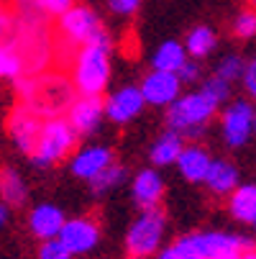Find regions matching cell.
I'll use <instances>...</instances> for the list:
<instances>
[{
  "label": "cell",
  "instance_id": "cell-1",
  "mask_svg": "<svg viewBox=\"0 0 256 259\" xmlns=\"http://www.w3.org/2000/svg\"><path fill=\"white\" fill-rule=\"evenodd\" d=\"M111 80V39L90 41L77 49L72 85L82 98H100Z\"/></svg>",
  "mask_w": 256,
  "mask_h": 259
},
{
  "label": "cell",
  "instance_id": "cell-2",
  "mask_svg": "<svg viewBox=\"0 0 256 259\" xmlns=\"http://www.w3.org/2000/svg\"><path fill=\"white\" fill-rule=\"evenodd\" d=\"M215 108H218V103L210 95H205L202 90L177 98L169 105V113H167L169 131H177L182 139H185V136L197 139L205 131V123L213 118Z\"/></svg>",
  "mask_w": 256,
  "mask_h": 259
},
{
  "label": "cell",
  "instance_id": "cell-3",
  "mask_svg": "<svg viewBox=\"0 0 256 259\" xmlns=\"http://www.w3.org/2000/svg\"><path fill=\"white\" fill-rule=\"evenodd\" d=\"M75 144H77V134L72 131V126L64 118H49L41 126V134H39L36 149L31 154V162L36 167H52L75 149Z\"/></svg>",
  "mask_w": 256,
  "mask_h": 259
},
{
  "label": "cell",
  "instance_id": "cell-4",
  "mask_svg": "<svg viewBox=\"0 0 256 259\" xmlns=\"http://www.w3.org/2000/svg\"><path fill=\"white\" fill-rule=\"evenodd\" d=\"M179 244H185L195 259H236L243 249H251L253 241L246 236L236 234H223V231H197L182 236Z\"/></svg>",
  "mask_w": 256,
  "mask_h": 259
},
{
  "label": "cell",
  "instance_id": "cell-5",
  "mask_svg": "<svg viewBox=\"0 0 256 259\" xmlns=\"http://www.w3.org/2000/svg\"><path fill=\"white\" fill-rule=\"evenodd\" d=\"M72 103H75V85H72L64 75H44V77H39L36 95L26 105L36 116L57 118V116L67 113Z\"/></svg>",
  "mask_w": 256,
  "mask_h": 259
},
{
  "label": "cell",
  "instance_id": "cell-6",
  "mask_svg": "<svg viewBox=\"0 0 256 259\" xmlns=\"http://www.w3.org/2000/svg\"><path fill=\"white\" fill-rule=\"evenodd\" d=\"M59 33L64 47H85L90 41H100L108 39V33L100 23V18L95 16V11H90L87 6H72L59 16Z\"/></svg>",
  "mask_w": 256,
  "mask_h": 259
},
{
  "label": "cell",
  "instance_id": "cell-7",
  "mask_svg": "<svg viewBox=\"0 0 256 259\" xmlns=\"http://www.w3.org/2000/svg\"><path fill=\"white\" fill-rule=\"evenodd\" d=\"M164 210L157 205V208H149L143 210L141 218L128 229V236H126V251L131 259H146L151 256L159 244H162V236H164Z\"/></svg>",
  "mask_w": 256,
  "mask_h": 259
},
{
  "label": "cell",
  "instance_id": "cell-8",
  "mask_svg": "<svg viewBox=\"0 0 256 259\" xmlns=\"http://www.w3.org/2000/svg\"><path fill=\"white\" fill-rule=\"evenodd\" d=\"M41 126H44L41 118L36 116L26 103L16 105V108L11 110V116H8V134H11L13 144L18 146L23 154H28V157H31L33 149H36V141H39Z\"/></svg>",
  "mask_w": 256,
  "mask_h": 259
},
{
  "label": "cell",
  "instance_id": "cell-9",
  "mask_svg": "<svg viewBox=\"0 0 256 259\" xmlns=\"http://www.w3.org/2000/svg\"><path fill=\"white\" fill-rule=\"evenodd\" d=\"M57 239L64 244V249L69 254H85V251L95 249V244L100 239V229L90 218H69V221H64Z\"/></svg>",
  "mask_w": 256,
  "mask_h": 259
},
{
  "label": "cell",
  "instance_id": "cell-10",
  "mask_svg": "<svg viewBox=\"0 0 256 259\" xmlns=\"http://www.w3.org/2000/svg\"><path fill=\"white\" fill-rule=\"evenodd\" d=\"M253 134V108L246 100H236L223 113V136L228 146H243Z\"/></svg>",
  "mask_w": 256,
  "mask_h": 259
},
{
  "label": "cell",
  "instance_id": "cell-11",
  "mask_svg": "<svg viewBox=\"0 0 256 259\" xmlns=\"http://www.w3.org/2000/svg\"><path fill=\"white\" fill-rule=\"evenodd\" d=\"M179 77L174 72H159L154 69L151 75H146L143 82H141V95H143V103L149 105H172L177 98H179Z\"/></svg>",
  "mask_w": 256,
  "mask_h": 259
},
{
  "label": "cell",
  "instance_id": "cell-12",
  "mask_svg": "<svg viewBox=\"0 0 256 259\" xmlns=\"http://www.w3.org/2000/svg\"><path fill=\"white\" fill-rule=\"evenodd\" d=\"M105 116L103 100L100 98H80L69 105L67 110V123L72 126L77 136H90L100 128V121Z\"/></svg>",
  "mask_w": 256,
  "mask_h": 259
},
{
  "label": "cell",
  "instance_id": "cell-13",
  "mask_svg": "<svg viewBox=\"0 0 256 259\" xmlns=\"http://www.w3.org/2000/svg\"><path fill=\"white\" fill-rule=\"evenodd\" d=\"M143 95L138 88L128 85V88H121L116 95H111L105 103H103V110L105 116L111 118L113 123H128L131 118H136L143 108Z\"/></svg>",
  "mask_w": 256,
  "mask_h": 259
},
{
  "label": "cell",
  "instance_id": "cell-14",
  "mask_svg": "<svg viewBox=\"0 0 256 259\" xmlns=\"http://www.w3.org/2000/svg\"><path fill=\"white\" fill-rule=\"evenodd\" d=\"M64 213L57 208V205H49V203H41V205H36L28 215V229L33 236H39V239H57L62 226H64Z\"/></svg>",
  "mask_w": 256,
  "mask_h": 259
},
{
  "label": "cell",
  "instance_id": "cell-15",
  "mask_svg": "<svg viewBox=\"0 0 256 259\" xmlns=\"http://www.w3.org/2000/svg\"><path fill=\"white\" fill-rule=\"evenodd\" d=\"M162 195H164V180L154 172V169H141L133 180V198L136 203L149 210V208H157L162 203Z\"/></svg>",
  "mask_w": 256,
  "mask_h": 259
},
{
  "label": "cell",
  "instance_id": "cell-16",
  "mask_svg": "<svg viewBox=\"0 0 256 259\" xmlns=\"http://www.w3.org/2000/svg\"><path fill=\"white\" fill-rule=\"evenodd\" d=\"M108 164H113V152L108 146H90V149H82L75 162H72V172L82 180H92L97 177Z\"/></svg>",
  "mask_w": 256,
  "mask_h": 259
},
{
  "label": "cell",
  "instance_id": "cell-17",
  "mask_svg": "<svg viewBox=\"0 0 256 259\" xmlns=\"http://www.w3.org/2000/svg\"><path fill=\"white\" fill-rule=\"evenodd\" d=\"M177 164H179V172H182V177H185L187 182H205L213 159H210V154L202 149V146L192 144V146H185V149H182Z\"/></svg>",
  "mask_w": 256,
  "mask_h": 259
},
{
  "label": "cell",
  "instance_id": "cell-18",
  "mask_svg": "<svg viewBox=\"0 0 256 259\" xmlns=\"http://www.w3.org/2000/svg\"><path fill=\"white\" fill-rule=\"evenodd\" d=\"M228 210L241 224L256 226V185H241L228 198Z\"/></svg>",
  "mask_w": 256,
  "mask_h": 259
},
{
  "label": "cell",
  "instance_id": "cell-19",
  "mask_svg": "<svg viewBox=\"0 0 256 259\" xmlns=\"http://www.w3.org/2000/svg\"><path fill=\"white\" fill-rule=\"evenodd\" d=\"M205 185L215 195H231L236 190V185H238V169L231 162L218 159V162L210 164L208 177H205Z\"/></svg>",
  "mask_w": 256,
  "mask_h": 259
},
{
  "label": "cell",
  "instance_id": "cell-20",
  "mask_svg": "<svg viewBox=\"0 0 256 259\" xmlns=\"http://www.w3.org/2000/svg\"><path fill=\"white\" fill-rule=\"evenodd\" d=\"M26 198H28V188H26L23 177L16 169L6 167L0 172V200L11 208H18V205L26 203Z\"/></svg>",
  "mask_w": 256,
  "mask_h": 259
},
{
  "label": "cell",
  "instance_id": "cell-21",
  "mask_svg": "<svg viewBox=\"0 0 256 259\" xmlns=\"http://www.w3.org/2000/svg\"><path fill=\"white\" fill-rule=\"evenodd\" d=\"M185 149V141L177 131H167L159 136V141L151 146V162L159 164V167H167V164H174Z\"/></svg>",
  "mask_w": 256,
  "mask_h": 259
},
{
  "label": "cell",
  "instance_id": "cell-22",
  "mask_svg": "<svg viewBox=\"0 0 256 259\" xmlns=\"http://www.w3.org/2000/svg\"><path fill=\"white\" fill-rule=\"evenodd\" d=\"M187 62V52L179 41H164L157 52H154V69L159 72H179V67Z\"/></svg>",
  "mask_w": 256,
  "mask_h": 259
},
{
  "label": "cell",
  "instance_id": "cell-23",
  "mask_svg": "<svg viewBox=\"0 0 256 259\" xmlns=\"http://www.w3.org/2000/svg\"><path fill=\"white\" fill-rule=\"evenodd\" d=\"M26 59L16 41H0V80H16L23 75Z\"/></svg>",
  "mask_w": 256,
  "mask_h": 259
},
{
  "label": "cell",
  "instance_id": "cell-24",
  "mask_svg": "<svg viewBox=\"0 0 256 259\" xmlns=\"http://www.w3.org/2000/svg\"><path fill=\"white\" fill-rule=\"evenodd\" d=\"M215 49V33L208 26H197L187 33V41H185V52L192 59H202Z\"/></svg>",
  "mask_w": 256,
  "mask_h": 259
},
{
  "label": "cell",
  "instance_id": "cell-25",
  "mask_svg": "<svg viewBox=\"0 0 256 259\" xmlns=\"http://www.w3.org/2000/svg\"><path fill=\"white\" fill-rule=\"evenodd\" d=\"M123 177H126V167H121V164L113 162V164H108L97 177L90 180V188H92L95 195H103V193H108V190H113L116 185H121Z\"/></svg>",
  "mask_w": 256,
  "mask_h": 259
},
{
  "label": "cell",
  "instance_id": "cell-26",
  "mask_svg": "<svg viewBox=\"0 0 256 259\" xmlns=\"http://www.w3.org/2000/svg\"><path fill=\"white\" fill-rule=\"evenodd\" d=\"M243 69H246L243 59L236 57V54H231V57H226L221 64H218V72H215V75L221 77V80H226V82H233V80L243 77Z\"/></svg>",
  "mask_w": 256,
  "mask_h": 259
},
{
  "label": "cell",
  "instance_id": "cell-27",
  "mask_svg": "<svg viewBox=\"0 0 256 259\" xmlns=\"http://www.w3.org/2000/svg\"><path fill=\"white\" fill-rule=\"evenodd\" d=\"M233 33L241 39H251L256 33V11H243L238 13V18L233 21Z\"/></svg>",
  "mask_w": 256,
  "mask_h": 259
},
{
  "label": "cell",
  "instance_id": "cell-28",
  "mask_svg": "<svg viewBox=\"0 0 256 259\" xmlns=\"http://www.w3.org/2000/svg\"><path fill=\"white\" fill-rule=\"evenodd\" d=\"M202 93L205 95H210L215 103H223L228 95H231V82H226V80H221V77H210L208 82H205V88H202Z\"/></svg>",
  "mask_w": 256,
  "mask_h": 259
},
{
  "label": "cell",
  "instance_id": "cell-29",
  "mask_svg": "<svg viewBox=\"0 0 256 259\" xmlns=\"http://www.w3.org/2000/svg\"><path fill=\"white\" fill-rule=\"evenodd\" d=\"M13 28H16V16L6 6V0H0V41H11Z\"/></svg>",
  "mask_w": 256,
  "mask_h": 259
},
{
  "label": "cell",
  "instance_id": "cell-30",
  "mask_svg": "<svg viewBox=\"0 0 256 259\" xmlns=\"http://www.w3.org/2000/svg\"><path fill=\"white\" fill-rule=\"evenodd\" d=\"M16 82V95L23 103H31V98L36 95V85H39V77H31V75H21L13 80Z\"/></svg>",
  "mask_w": 256,
  "mask_h": 259
},
{
  "label": "cell",
  "instance_id": "cell-31",
  "mask_svg": "<svg viewBox=\"0 0 256 259\" xmlns=\"http://www.w3.org/2000/svg\"><path fill=\"white\" fill-rule=\"evenodd\" d=\"M39 259H72V254L64 249V244L59 239H49L39 249Z\"/></svg>",
  "mask_w": 256,
  "mask_h": 259
},
{
  "label": "cell",
  "instance_id": "cell-32",
  "mask_svg": "<svg viewBox=\"0 0 256 259\" xmlns=\"http://www.w3.org/2000/svg\"><path fill=\"white\" fill-rule=\"evenodd\" d=\"M108 8L118 16H133L141 8V0H108Z\"/></svg>",
  "mask_w": 256,
  "mask_h": 259
},
{
  "label": "cell",
  "instance_id": "cell-33",
  "mask_svg": "<svg viewBox=\"0 0 256 259\" xmlns=\"http://www.w3.org/2000/svg\"><path fill=\"white\" fill-rule=\"evenodd\" d=\"M243 85H246V93L256 100V57L246 64V69H243Z\"/></svg>",
  "mask_w": 256,
  "mask_h": 259
},
{
  "label": "cell",
  "instance_id": "cell-34",
  "mask_svg": "<svg viewBox=\"0 0 256 259\" xmlns=\"http://www.w3.org/2000/svg\"><path fill=\"white\" fill-rule=\"evenodd\" d=\"M159 259H195V254L185 246V244H174V246H169V249H164L162 254H159Z\"/></svg>",
  "mask_w": 256,
  "mask_h": 259
},
{
  "label": "cell",
  "instance_id": "cell-35",
  "mask_svg": "<svg viewBox=\"0 0 256 259\" xmlns=\"http://www.w3.org/2000/svg\"><path fill=\"white\" fill-rule=\"evenodd\" d=\"M177 77H179V82H195L197 77H200V67L195 64V62H185L179 67V72H177Z\"/></svg>",
  "mask_w": 256,
  "mask_h": 259
},
{
  "label": "cell",
  "instance_id": "cell-36",
  "mask_svg": "<svg viewBox=\"0 0 256 259\" xmlns=\"http://www.w3.org/2000/svg\"><path fill=\"white\" fill-rule=\"evenodd\" d=\"M39 3H41V8H44L46 13L62 16L67 8H72V6H75V0H39Z\"/></svg>",
  "mask_w": 256,
  "mask_h": 259
},
{
  "label": "cell",
  "instance_id": "cell-37",
  "mask_svg": "<svg viewBox=\"0 0 256 259\" xmlns=\"http://www.w3.org/2000/svg\"><path fill=\"white\" fill-rule=\"evenodd\" d=\"M8 221H11V205H6L3 200H0V229H3Z\"/></svg>",
  "mask_w": 256,
  "mask_h": 259
},
{
  "label": "cell",
  "instance_id": "cell-38",
  "mask_svg": "<svg viewBox=\"0 0 256 259\" xmlns=\"http://www.w3.org/2000/svg\"><path fill=\"white\" fill-rule=\"evenodd\" d=\"M236 259H256V246H251V249H243Z\"/></svg>",
  "mask_w": 256,
  "mask_h": 259
},
{
  "label": "cell",
  "instance_id": "cell-39",
  "mask_svg": "<svg viewBox=\"0 0 256 259\" xmlns=\"http://www.w3.org/2000/svg\"><path fill=\"white\" fill-rule=\"evenodd\" d=\"M253 131H256V113H253Z\"/></svg>",
  "mask_w": 256,
  "mask_h": 259
},
{
  "label": "cell",
  "instance_id": "cell-40",
  "mask_svg": "<svg viewBox=\"0 0 256 259\" xmlns=\"http://www.w3.org/2000/svg\"><path fill=\"white\" fill-rule=\"evenodd\" d=\"M248 3H251V6H256V0H248Z\"/></svg>",
  "mask_w": 256,
  "mask_h": 259
}]
</instances>
